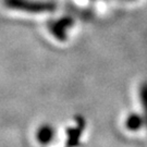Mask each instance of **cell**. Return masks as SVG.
Segmentation results:
<instances>
[{
  "mask_svg": "<svg viewBox=\"0 0 147 147\" xmlns=\"http://www.w3.org/2000/svg\"><path fill=\"white\" fill-rule=\"evenodd\" d=\"M3 2L10 9L24 11V12H32V13L51 11L55 9V5L53 3L34 1V0H3Z\"/></svg>",
  "mask_w": 147,
  "mask_h": 147,
  "instance_id": "cell-1",
  "label": "cell"
},
{
  "mask_svg": "<svg viewBox=\"0 0 147 147\" xmlns=\"http://www.w3.org/2000/svg\"><path fill=\"white\" fill-rule=\"evenodd\" d=\"M53 130L51 126L44 125L37 131V140L40 143H49L53 140Z\"/></svg>",
  "mask_w": 147,
  "mask_h": 147,
  "instance_id": "cell-2",
  "label": "cell"
},
{
  "mask_svg": "<svg viewBox=\"0 0 147 147\" xmlns=\"http://www.w3.org/2000/svg\"><path fill=\"white\" fill-rule=\"evenodd\" d=\"M143 120L141 119V117L137 115H131L126 120V126L130 130H138L140 126L142 125Z\"/></svg>",
  "mask_w": 147,
  "mask_h": 147,
  "instance_id": "cell-3",
  "label": "cell"
},
{
  "mask_svg": "<svg viewBox=\"0 0 147 147\" xmlns=\"http://www.w3.org/2000/svg\"><path fill=\"white\" fill-rule=\"evenodd\" d=\"M141 98H142L143 106L146 109V118H147V83H145L142 86V88H141Z\"/></svg>",
  "mask_w": 147,
  "mask_h": 147,
  "instance_id": "cell-4",
  "label": "cell"
}]
</instances>
